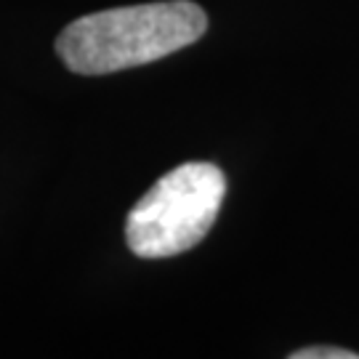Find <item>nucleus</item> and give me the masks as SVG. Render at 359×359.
I'll return each instance as SVG.
<instances>
[{
  "instance_id": "nucleus-1",
  "label": "nucleus",
  "mask_w": 359,
  "mask_h": 359,
  "mask_svg": "<svg viewBox=\"0 0 359 359\" xmlns=\"http://www.w3.org/2000/svg\"><path fill=\"white\" fill-rule=\"evenodd\" d=\"M205 29V11L192 0L123 6L67 25L56 51L77 75H109L181 51L203 38Z\"/></svg>"
},
{
  "instance_id": "nucleus-3",
  "label": "nucleus",
  "mask_w": 359,
  "mask_h": 359,
  "mask_svg": "<svg viewBox=\"0 0 359 359\" xmlns=\"http://www.w3.org/2000/svg\"><path fill=\"white\" fill-rule=\"evenodd\" d=\"M293 359H359L357 351L348 348H327V346H311L295 351Z\"/></svg>"
},
{
  "instance_id": "nucleus-2",
  "label": "nucleus",
  "mask_w": 359,
  "mask_h": 359,
  "mask_svg": "<svg viewBox=\"0 0 359 359\" xmlns=\"http://www.w3.org/2000/svg\"><path fill=\"white\" fill-rule=\"evenodd\" d=\"M224 194L226 179L213 163L173 168L128 213V248L139 258H170L189 250L216 224Z\"/></svg>"
}]
</instances>
